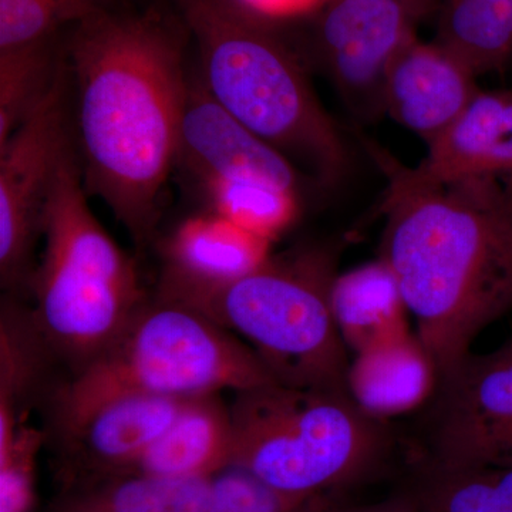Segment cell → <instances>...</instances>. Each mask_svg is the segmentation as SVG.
Here are the masks:
<instances>
[{"instance_id": "obj_1", "label": "cell", "mask_w": 512, "mask_h": 512, "mask_svg": "<svg viewBox=\"0 0 512 512\" xmlns=\"http://www.w3.org/2000/svg\"><path fill=\"white\" fill-rule=\"evenodd\" d=\"M79 94L83 180L137 244L153 237L180 154L188 87L180 36L158 16L101 10L69 46Z\"/></svg>"}, {"instance_id": "obj_2", "label": "cell", "mask_w": 512, "mask_h": 512, "mask_svg": "<svg viewBox=\"0 0 512 512\" xmlns=\"http://www.w3.org/2000/svg\"><path fill=\"white\" fill-rule=\"evenodd\" d=\"M380 258L396 275L439 380L512 311V183H389Z\"/></svg>"}, {"instance_id": "obj_3", "label": "cell", "mask_w": 512, "mask_h": 512, "mask_svg": "<svg viewBox=\"0 0 512 512\" xmlns=\"http://www.w3.org/2000/svg\"><path fill=\"white\" fill-rule=\"evenodd\" d=\"M200 50L205 89L252 133L326 185L349 170V150L291 50L268 20L235 0H177Z\"/></svg>"}, {"instance_id": "obj_4", "label": "cell", "mask_w": 512, "mask_h": 512, "mask_svg": "<svg viewBox=\"0 0 512 512\" xmlns=\"http://www.w3.org/2000/svg\"><path fill=\"white\" fill-rule=\"evenodd\" d=\"M279 383L261 357L204 313L158 295L146 301L120 338L49 396L60 437L100 406L126 394L190 397Z\"/></svg>"}, {"instance_id": "obj_5", "label": "cell", "mask_w": 512, "mask_h": 512, "mask_svg": "<svg viewBox=\"0 0 512 512\" xmlns=\"http://www.w3.org/2000/svg\"><path fill=\"white\" fill-rule=\"evenodd\" d=\"M42 237V262L29 284L30 311L67 377L106 352L147 299L133 259L87 204L86 185L72 151L63 158L50 188Z\"/></svg>"}, {"instance_id": "obj_6", "label": "cell", "mask_w": 512, "mask_h": 512, "mask_svg": "<svg viewBox=\"0 0 512 512\" xmlns=\"http://www.w3.org/2000/svg\"><path fill=\"white\" fill-rule=\"evenodd\" d=\"M241 468L284 493L345 498L383 466L392 436L349 392L274 383L235 393L229 406Z\"/></svg>"}, {"instance_id": "obj_7", "label": "cell", "mask_w": 512, "mask_h": 512, "mask_svg": "<svg viewBox=\"0 0 512 512\" xmlns=\"http://www.w3.org/2000/svg\"><path fill=\"white\" fill-rule=\"evenodd\" d=\"M335 254L312 248L274 258L255 272L214 288L160 289L222 328L248 340L279 383L348 392V348L330 292Z\"/></svg>"}, {"instance_id": "obj_8", "label": "cell", "mask_w": 512, "mask_h": 512, "mask_svg": "<svg viewBox=\"0 0 512 512\" xmlns=\"http://www.w3.org/2000/svg\"><path fill=\"white\" fill-rule=\"evenodd\" d=\"M420 461L443 467L512 464V339L470 356L427 404Z\"/></svg>"}, {"instance_id": "obj_9", "label": "cell", "mask_w": 512, "mask_h": 512, "mask_svg": "<svg viewBox=\"0 0 512 512\" xmlns=\"http://www.w3.org/2000/svg\"><path fill=\"white\" fill-rule=\"evenodd\" d=\"M63 67L45 99L0 147V279L8 291L29 288L47 197L70 151Z\"/></svg>"}, {"instance_id": "obj_10", "label": "cell", "mask_w": 512, "mask_h": 512, "mask_svg": "<svg viewBox=\"0 0 512 512\" xmlns=\"http://www.w3.org/2000/svg\"><path fill=\"white\" fill-rule=\"evenodd\" d=\"M318 43L333 82L359 116L384 113L387 70L414 36L402 0H328L319 9Z\"/></svg>"}, {"instance_id": "obj_11", "label": "cell", "mask_w": 512, "mask_h": 512, "mask_svg": "<svg viewBox=\"0 0 512 512\" xmlns=\"http://www.w3.org/2000/svg\"><path fill=\"white\" fill-rule=\"evenodd\" d=\"M366 147L389 183L417 188L480 178L512 183V92L478 90L453 124L427 144L417 167H403L370 141Z\"/></svg>"}, {"instance_id": "obj_12", "label": "cell", "mask_w": 512, "mask_h": 512, "mask_svg": "<svg viewBox=\"0 0 512 512\" xmlns=\"http://www.w3.org/2000/svg\"><path fill=\"white\" fill-rule=\"evenodd\" d=\"M190 399L134 393L104 403L72 433L60 437V488L126 473Z\"/></svg>"}, {"instance_id": "obj_13", "label": "cell", "mask_w": 512, "mask_h": 512, "mask_svg": "<svg viewBox=\"0 0 512 512\" xmlns=\"http://www.w3.org/2000/svg\"><path fill=\"white\" fill-rule=\"evenodd\" d=\"M476 79L439 43H424L414 35L387 70L384 113L430 144L476 96Z\"/></svg>"}, {"instance_id": "obj_14", "label": "cell", "mask_w": 512, "mask_h": 512, "mask_svg": "<svg viewBox=\"0 0 512 512\" xmlns=\"http://www.w3.org/2000/svg\"><path fill=\"white\" fill-rule=\"evenodd\" d=\"M210 180H254L298 190L291 161L235 119L208 90H188L181 120L180 154Z\"/></svg>"}, {"instance_id": "obj_15", "label": "cell", "mask_w": 512, "mask_h": 512, "mask_svg": "<svg viewBox=\"0 0 512 512\" xmlns=\"http://www.w3.org/2000/svg\"><path fill=\"white\" fill-rule=\"evenodd\" d=\"M271 244L218 214L191 218L168 241L160 289L214 288L238 281L271 259Z\"/></svg>"}, {"instance_id": "obj_16", "label": "cell", "mask_w": 512, "mask_h": 512, "mask_svg": "<svg viewBox=\"0 0 512 512\" xmlns=\"http://www.w3.org/2000/svg\"><path fill=\"white\" fill-rule=\"evenodd\" d=\"M346 386L363 413L386 421L426 407L439 386V372L417 333L410 332L357 353Z\"/></svg>"}, {"instance_id": "obj_17", "label": "cell", "mask_w": 512, "mask_h": 512, "mask_svg": "<svg viewBox=\"0 0 512 512\" xmlns=\"http://www.w3.org/2000/svg\"><path fill=\"white\" fill-rule=\"evenodd\" d=\"M232 451L229 406L220 393L204 394L188 400L173 424L126 473L180 480L212 478L231 467Z\"/></svg>"}, {"instance_id": "obj_18", "label": "cell", "mask_w": 512, "mask_h": 512, "mask_svg": "<svg viewBox=\"0 0 512 512\" xmlns=\"http://www.w3.org/2000/svg\"><path fill=\"white\" fill-rule=\"evenodd\" d=\"M330 301L340 336L355 355L410 333L402 289L382 258L336 275Z\"/></svg>"}, {"instance_id": "obj_19", "label": "cell", "mask_w": 512, "mask_h": 512, "mask_svg": "<svg viewBox=\"0 0 512 512\" xmlns=\"http://www.w3.org/2000/svg\"><path fill=\"white\" fill-rule=\"evenodd\" d=\"M57 360L37 329L30 306L3 302L0 312V446L28 421L40 396L49 399Z\"/></svg>"}, {"instance_id": "obj_20", "label": "cell", "mask_w": 512, "mask_h": 512, "mask_svg": "<svg viewBox=\"0 0 512 512\" xmlns=\"http://www.w3.org/2000/svg\"><path fill=\"white\" fill-rule=\"evenodd\" d=\"M212 478H164L113 474L60 488L42 512H204Z\"/></svg>"}, {"instance_id": "obj_21", "label": "cell", "mask_w": 512, "mask_h": 512, "mask_svg": "<svg viewBox=\"0 0 512 512\" xmlns=\"http://www.w3.org/2000/svg\"><path fill=\"white\" fill-rule=\"evenodd\" d=\"M439 45L476 76L512 60V0H440Z\"/></svg>"}, {"instance_id": "obj_22", "label": "cell", "mask_w": 512, "mask_h": 512, "mask_svg": "<svg viewBox=\"0 0 512 512\" xmlns=\"http://www.w3.org/2000/svg\"><path fill=\"white\" fill-rule=\"evenodd\" d=\"M409 495L420 512H512V464L443 467L420 461Z\"/></svg>"}, {"instance_id": "obj_23", "label": "cell", "mask_w": 512, "mask_h": 512, "mask_svg": "<svg viewBox=\"0 0 512 512\" xmlns=\"http://www.w3.org/2000/svg\"><path fill=\"white\" fill-rule=\"evenodd\" d=\"M60 69L50 39L0 50V147L45 99Z\"/></svg>"}, {"instance_id": "obj_24", "label": "cell", "mask_w": 512, "mask_h": 512, "mask_svg": "<svg viewBox=\"0 0 512 512\" xmlns=\"http://www.w3.org/2000/svg\"><path fill=\"white\" fill-rule=\"evenodd\" d=\"M214 214L252 234L275 241L299 214L298 194L254 180H210Z\"/></svg>"}, {"instance_id": "obj_25", "label": "cell", "mask_w": 512, "mask_h": 512, "mask_svg": "<svg viewBox=\"0 0 512 512\" xmlns=\"http://www.w3.org/2000/svg\"><path fill=\"white\" fill-rule=\"evenodd\" d=\"M106 9V0H0V50L52 39Z\"/></svg>"}, {"instance_id": "obj_26", "label": "cell", "mask_w": 512, "mask_h": 512, "mask_svg": "<svg viewBox=\"0 0 512 512\" xmlns=\"http://www.w3.org/2000/svg\"><path fill=\"white\" fill-rule=\"evenodd\" d=\"M345 498L301 497L276 490L237 467L214 477L211 503L204 512H339Z\"/></svg>"}, {"instance_id": "obj_27", "label": "cell", "mask_w": 512, "mask_h": 512, "mask_svg": "<svg viewBox=\"0 0 512 512\" xmlns=\"http://www.w3.org/2000/svg\"><path fill=\"white\" fill-rule=\"evenodd\" d=\"M47 433L28 421L0 446V512H32L36 505V466Z\"/></svg>"}, {"instance_id": "obj_28", "label": "cell", "mask_w": 512, "mask_h": 512, "mask_svg": "<svg viewBox=\"0 0 512 512\" xmlns=\"http://www.w3.org/2000/svg\"><path fill=\"white\" fill-rule=\"evenodd\" d=\"M242 8L264 20L291 18L320 9L328 0H235Z\"/></svg>"}, {"instance_id": "obj_29", "label": "cell", "mask_w": 512, "mask_h": 512, "mask_svg": "<svg viewBox=\"0 0 512 512\" xmlns=\"http://www.w3.org/2000/svg\"><path fill=\"white\" fill-rule=\"evenodd\" d=\"M339 512H420L410 495L383 501L379 504L352 505L346 503Z\"/></svg>"}, {"instance_id": "obj_30", "label": "cell", "mask_w": 512, "mask_h": 512, "mask_svg": "<svg viewBox=\"0 0 512 512\" xmlns=\"http://www.w3.org/2000/svg\"><path fill=\"white\" fill-rule=\"evenodd\" d=\"M402 2L416 23L426 18L429 13L439 9L440 5V0H402Z\"/></svg>"}]
</instances>
